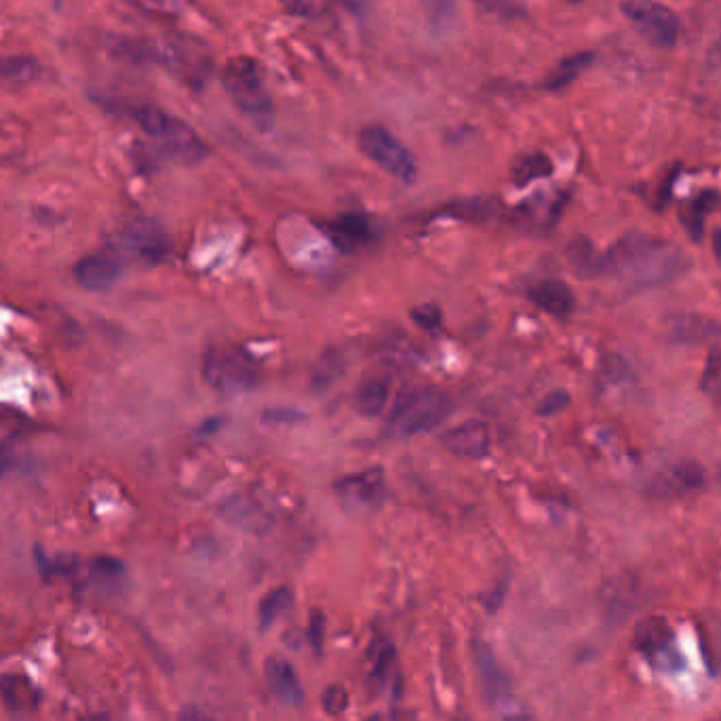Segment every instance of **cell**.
<instances>
[{"mask_svg":"<svg viewBox=\"0 0 721 721\" xmlns=\"http://www.w3.org/2000/svg\"><path fill=\"white\" fill-rule=\"evenodd\" d=\"M686 268V256L673 243L631 232L606 251L603 275L625 281L631 289H650L671 283Z\"/></svg>","mask_w":721,"mask_h":721,"instance_id":"6da1fadb","label":"cell"},{"mask_svg":"<svg viewBox=\"0 0 721 721\" xmlns=\"http://www.w3.org/2000/svg\"><path fill=\"white\" fill-rule=\"evenodd\" d=\"M102 104L114 112L125 114L127 119H131L146 135H150V138L175 161L192 165V163H201L209 154L207 144L201 140V135L197 131L157 106L144 102H116V100H112L110 104L108 102Z\"/></svg>","mask_w":721,"mask_h":721,"instance_id":"7a4b0ae2","label":"cell"},{"mask_svg":"<svg viewBox=\"0 0 721 721\" xmlns=\"http://www.w3.org/2000/svg\"><path fill=\"white\" fill-rule=\"evenodd\" d=\"M222 85L230 100L235 106L249 116V119L258 127L266 129L272 123V114H275V106H272L270 93L264 85L262 68L256 60L251 57L239 55L232 57L222 68Z\"/></svg>","mask_w":721,"mask_h":721,"instance_id":"3957f363","label":"cell"},{"mask_svg":"<svg viewBox=\"0 0 721 721\" xmlns=\"http://www.w3.org/2000/svg\"><path fill=\"white\" fill-rule=\"evenodd\" d=\"M450 397L439 388H416L407 393L388 418V433L393 437H416L437 428L450 414Z\"/></svg>","mask_w":721,"mask_h":721,"instance_id":"277c9868","label":"cell"},{"mask_svg":"<svg viewBox=\"0 0 721 721\" xmlns=\"http://www.w3.org/2000/svg\"><path fill=\"white\" fill-rule=\"evenodd\" d=\"M203 378L216 393L239 395L258 386L260 372L241 348L213 346L203 359Z\"/></svg>","mask_w":721,"mask_h":721,"instance_id":"5b68a950","label":"cell"},{"mask_svg":"<svg viewBox=\"0 0 721 721\" xmlns=\"http://www.w3.org/2000/svg\"><path fill=\"white\" fill-rule=\"evenodd\" d=\"M359 148L367 159H372L378 167L393 178L412 182L416 178V159L395 135L382 125H367L359 133Z\"/></svg>","mask_w":721,"mask_h":721,"instance_id":"8992f818","label":"cell"},{"mask_svg":"<svg viewBox=\"0 0 721 721\" xmlns=\"http://www.w3.org/2000/svg\"><path fill=\"white\" fill-rule=\"evenodd\" d=\"M635 646L658 671L675 673L684 667V656H681L675 633L665 618H643L635 627Z\"/></svg>","mask_w":721,"mask_h":721,"instance_id":"52a82bcc","label":"cell"},{"mask_svg":"<svg viewBox=\"0 0 721 721\" xmlns=\"http://www.w3.org/2000/svg\"><path fill=\"white\" fill-rule=\"evenodd\" d=\"M622 11L631 19L643 38L660 49H671L681 32L679 17L665 5L654 0H627Z\"/></svg>","mask_w":721,"mask_h":721,"instance_id":"ba28073f","label":"cell"},{"mask_svg":"<svg viewBox=\"0 0 721 721\" xmlns=\"http://www.w3.org/2000/svg\"><path fill=\"white\" fill-rule=\"evenodd\" d=\"M705 485V471L696 460L677 458L648 477L646 492L654 498L688 496Z\"/></svg>","mask_w":721,"mask_h":721,"instance_id":"9c48e42d","label":"cell"},{"mask_svg":"<svg viewBox=\"0 0 721 721\" xmlns=\"http://www.w3.org/2000/svg\"><path fill=\"white\" fill-rule=\"evenodd\" d=\"M119 245L127 253H131L133 258L148 264L163 262L171 251L169 237L165 235L163 228L157 222L146 218L127 222L119 235Z\"/></svg>","mask_w":721,"mask_h":721,"instance_id":"30bf717a","label":"cell"},{"mask_svg":"<svg viewBox=\"0 0 721 721\" xmlns=\"http://www.w3.org/2000/svg\"><path fill=\"white\" fill-rule=\"evenodd\" d=\"M441 443L447 452L458 458L481 460L492 450V433L485 422L466 420L441 435Z\"/></svg>","mask_w":721,"mask_h":721,"instance_id":"8fae6325","label":"cell"},{"mask_svg":"<svg viewBox=\"0 0 721 721\" xmlns=\"http://www.w3.org/2000/svg\"><path fill=\"white\" fill-rule=\"evenodd\" d=\"M123 275L121 260L114 253H91L74 268V277L85 289L102 294L116 285Z\"/></svg>","mask_w":721,"mask_h":721,"instance_id":"7c38bea8","label":"cell"},{"mask_svg":"<svg viewBox=\"0 0 721 721\" xmlns=\"http://www.w3.org/2000/svg\"><path fill=\"white\" fill-rule=\"evenodd\" d=\"M667 338L675 344H690V346H703L711 344L721 338V325L705 315L694 313H681L673 315L667 325Z\"/></svg>","mask_w":721,"mask_h":721,"instance_id":"4fadbf2b","label":"cell"},{"mask_svg":"<svg viewBox=\"0 0 721 721\" xmlns=\"http://www.w3.org/2000/svg\"><path fill=\"white\" fill-rule=\"evenodd\" d=\"M384 473L382 469H369L365 473L344 477L336 483V494L348 506H374L384 496Z\"/></svg>","mask_w":721,"mask_h":721,"instance_id":"5bb4252c","label":"cell"},{"mask_svg":"<svg viewBox=\"0 0 721 721\" xmlns=\"http://www.w3.org/2000/svg\"><path fill=\"white\" fill-rule=\"evenodd\" d=\"M264 677L270 692L275 694L281 703L289 707H298L302 703L304 692L300 686L298 673L285 658L270 656L264 665Z\"/></svg>","mask_w":721,"mask_h":721,"instance_id":"9a60e30c","label":"cell"},{"mask_svg":"<svg viewBox=\"0 0 721 721\" xmlns=\"http://www.w3.org/2000/svg\"><path fill=\"white\" fill-rule=\"evenodd\" d=\"M391 378L386 376H372L357 386L353 395V407L355 412L363 418H378L384 407L391 399Z\"/></svg>","mask_w":721,"mask_h":721,"instance_id":"2e32d148","label":"cell"},{"mask_svg":"<svg viewBox=\"0 0 721 721\" xmlns=\"http://www.w3.org/2000/svg\"><path fill=\"white\" fill-rule=\"evenodd\" d=\"M530 300L553 317H568L574 310V294L563 281H542L530 289Z\"/></svg>","mask_w":721,"mask_h":721,"instance_id":"e0dca14e","label":"cell"},{"mask_svg":"<svg viewBox=\"0 0 721 721\" xmlns=\"http://www.w3.org/2000/svg\"><path fill=\"white\" fill-rule=\"evenodd\" d=\"M475 660H477V667H479V675H481V684L485 688V694L490 696L494 703H498V700L509 696L511 694L509 679H506V675L502 673V669L498 665L494 652L490 650V646H485L483 641L475 643Z\"/></svg>","mask_w":721,"mask_h":721,"instance_id":"ac0fdd59","label":"cell"},{"mask_svg":"<svg viewBox=\"0 0 721 721\" xmlns=\"http://www.w3.org/2000/svg\"><path fill=\"white\" fill-rule=\"evenodd\" d=\"M327 232L331 235L340 247L344 249H355L367 241H372V226L369 222L359 216V213H346V216H340L338 220L329 222Z\"/></svg>","mask_w":721,"mask_h":721,"instance_id":"d6986e66","label":"cell"},{"mask_svg":"<svg viewBox=\"0 0 721 721\" xmlns=\"http://www.w3.org/2000/svg\"><path fill=\"white\" fill-rule=\"evenodd\" d=\"M175 72H178L186 81H197L201 83L207 74V57L203 51L192 49L190 45H171L167 49V60H165Z\"/></svg>","mask_w":721,"mask_h":721,"instance_id":"ffe728a7","label":"cell"},{"mask_svg":"<svg viewBox=\"0 0 721 721\" xmlns=\"http://www.w3.org/2000/svg\"><path fill=\"white\" fill-rule=\"evenodd\" d=\"M0 698L11 711L24 713L36 707L38 692L24 675H5L0 677Z\"/></svg>","mask_w":721,"mask_h":721,"instance_id":"44dd1931","label":"cell"},{"mask_svg":"<svg viewBox=\"0 0 721 721\" xmlns=\"http://www.w3.org/2000/svg\"><path fill=\"white\" fill-rule=\"evenodd\" d=\"M568 260L578 275L587 279L601 277L606 268V253H599L589 239H574L568 245Z\"/></svg>","mask_w":721,"mask_h":721,"instance_id":"7402d4cb","label":"cell"},{"mask_svg":"<svg viewBox=\"0 0 721 721\" xmlns=\"http://www.w3.org/2000/svg\"><path fill=\"white\" fill-rule=\"evenodd\" d=\"M551 173H553V163L547 154H542V152L521 154V157H517L511 167L513 180L519 186L547 178V175H551Z\"/></svg>","mask_w":721,"mask_h":721,"instance_id":"603a6c76","label":"cell"},{"mask_svg":"<svg viewBox=\"0 0 721 721\" xmlns=\"http://www.w3.org/2000/svg\"><path fill=\"white\" fill-rule=\"evenodd\" d=\"M43 68L38 64L34 57H26V55H0V79H9V81H34L41 76Z\"/></svg>","mask_w":721,"mask_h":721,"instance_id":"cb8c5ba5","label":"cell"},{"mask_svg":"<svg viewBox=\"0 0 721 721\" xmlns=\"http://www.w3.org/2000/svg\"><path fill=\"white\" fill-rule=\"evenodd\" d=\"M291 603H294V593H291L287 587H279V589H272L258 606V618H260V625L266 629L270 627L272 622H275L279 616H283L289 608Z\"/></svg>","mask_w":721,"mask_h":721,"instance_id":"d4e9b609","label":"cell"},{"mask_svg":"<svg viewBox=\"0 0 721 721\" xmlns=\"http://www.w3.org/2000/svg\"><path fill=\"white\" fill-rule=\"evenodd\" d=\"M420 5L435 32L450 30L456 19V0H420Z\"/></svg>","mask_w":721,"mask_h":721,"instance_id":"484cf974","label":"cell"},{"mask_svg":"<svg viewBox=\"0 0 721 721\" xmlns=\"http://www.w3.org/2000/svg\"><path fill=\"white\" fill-rule=\"evenodd\" d=\"M589 62H591V55H589V53H578V55L568 57V60H563V62L549 74V79H547V83H544V85H547L549 89H559V87L570 85V83L576 79V76H578L584 68L589 66Z\"/></svg>","mask_w":721,"mask_h":721,"instance_id":"4316f807","label":"cell"},{"mask_svg":"<svg viewBox=\"0 0 721 721\" xmlns=\"http://www.w3.org/2000/svg\"><path fill=\"white\" fill-rule=\"evenodd\" d=\"M91 576L97 584H108L112 589H119L125 580V565L114 557H97L91 563Z\"/></svg>","mask_w":721,"mask_h":721,"instance_id":"83f0119b","label":"cell"},{"mask_svg":"<svg viewBox=\"0 0 721 721\" xmlns=\"http://www.w3.org/2000/svg\"><path fill=\"white\" fill-rule=\"evenodd\" d=\"M715 205V194L713 192H705L703 197L694 199L686 211H684V224L688 228L690 235L698 241L703 237V226H705V216L711 211V207Z\"/></svg>","mask_w":721,"mask_h":721,"instance_id":"f1b7e54d","label":"cell"},{"mask_svg":"<svg viewBox=\"0 0 721 721\" xmlns=\"http://www.w3.org/2000/svg\"><path fill=\"white\" fill-rule=\"evenodd\" d=\"M700 388L711 399H721V353H711L705 363L703 378H700Z\"/></svg>","mask_w":721,"mask_h":721,"instance_id":"f546056e","label":"cell"},{"mask_svg":"<svg viewBox=\"0 0 721 721\" xmlns=\"http://www.w3.org/2000/svg\"><path fill=\"white\" fill-rule=\"evenodd\" d=\"M473 3L498 17H517L523 13L519 0H473Z\"/></svg>","mask_w":721,"mask_h":721,"instance_id":"4dcf8cb0","label":"cell"},{"mask_svg":"<svg viewBox=\"0 0 721 721\" xmlns=\"http://www.w3.org/2000/svg\"><path fill=\"white\" fill-rule=\"evenodd\" d=\"M393 656H395V650L388 641L384 639H378L374 643V652H372V658H374V673L376 677H384L388 673V669L393 667Z\"/></svg>","mask_w":721,"mask_h":721,"instance_id":"1f68e13d","label":"cell"},{"mask_svg":"<svg viewBox=\"0 0 721 721\" xmlns=\"http://www.w3.org/2000/svg\"><path fill=\"white\" fill-rule=\"evenodd\" d=\"M348 707V692L342 686H331L323 694V709L329 715H340Z\"/></svg>","mask_w":721,"mask_h":721,"instance_id":"d6a6232c","label":"cell"},{"mask_svg":"<svg viewBox=\"0 0 721 721\" xmlns=\"http://www.w3.org/2000/svg\"><path fill=\"white\" fill-rule=\"evenodd\" d=\"M570 405V395L565 391H553L549 393L547 397H544L538 405V414L540 416H553V414H559L563 412L565 407Z\"/></svg>","mask_w":721,"mask_h":721,"instance_id":"836d02e7","label":"cell"},{"mask_svg":"<svg viewBox=\"0 0 721 721\" xmlns=\"http://www.w3.org/2000/svg\"><path fill=\"white\" fill-rule=\"evenodd\" d=\"M412 319L422 327V329H437L443 321L441 310L437 306H420L412 310Z\"/></svg>","mask_w":721,"mask_h":721,"instance_id":"e575fe53","label":"cell"},{"mask_svg":"<svg viewBox=\"0 0 721 721\" xmlns=\"http://www.w3.org/2000/svg\"><path fill=\"white\" fill-rule=\"evenodd\" d=\"M308 641L317 652H321L325 641V618L321 612H313L308 620Z\"/></svg>","mask_w":721,"mask_h":721,"instance_id":"d590c367","label":"cell"},{"mask_svg":"<svg viewBox=\"0 0 721 721\" xmlns=\"http://www.w3.org/2000/svg\"><path fill=\"white\" fill-rule=\"evenodd\" d=\"M281 3L298 15H317L325 9V0H281Z\"/></svg>","mask_w":721,"mask_h":721,"instance_id":"8d00e7d4","label":"cell"},{"mask_svg":"<svg viewBox=\"0 0 721 721\" xmlns=\"http://www.w3.org/2000/svg\"><path fill=\"white\" fill-rule=\"evenodd\" d=\"M603 372H606V376L612 380V382H620L625 380L629 367L625 363V359L620 357H608L606 363H603Z\"/></svg>","mask_w":721,"mask_h":721,"instance_id":"74e56055","label":"cell"},{"mask_svg":"<svg viewBox=\"0 0 721 721\" xmlns=\"http://www.w3.org/2000/svg\"><path fill=\"white\" fill-rule=\"evenodd\" d=\"M180 721H216V719L209 717L207 713H203L197 707H184L180 713Z\"/></svg>","mask_w":721,"mask_h":721,"instance_id":"f35d334b","label":"cell"},{"mask_svg":"<svg viewBox=\"0 0 721 721\" xmlns=\"http://www.w3.org/2000/svg\"><path fill=\"white\" fill-rule=\"evenodd\" d=\"M342 3H344L350 11H353V13L363 15V13H367L369 9H372L374 0H342Z\"/></svg>","mask_w":721,"mask_h":721,"instance_id":"ab89813d","label":"cell"},{"mask_svg":"<svg viewBox=\"0 0 721 721\" xmlns=\"http://www.w3.org/2000/svg\"><path fill=\"white\" fill-rule=\"evenodd\" d=\"M715 251H717V256L721 258V230L715 235Z\"/></svg>","mask_w":721,"mask_h":721,"instance_id":"60d3db41","label":"cell"},{"mask_svg":"<svg viewBox=\"0 0 721 721\" xmlns=\"http://www.w3.org/2000/svg\"><path fill=\"white\" fill-rule=\"evenodd\" d=\"M719 479H721V469H719Z\"/></svg>","mask_w":721,"mask_h":721,"instance_id":"b9f144b4","label":"cell"}]
</instances>
